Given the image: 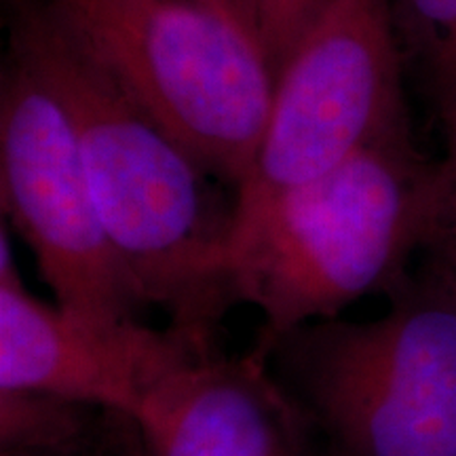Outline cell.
<instances>
[{
  "label": "cell",
  "mask_w": 456,
  "mask_h": 456,
  "mask_svg": "<svg viewBox=\"0 0 456 456\" xmlns=\"http://www.w3.org/2000/svg\"><path fill=\"white\" fill-rule=\"evenodd\" d=\"M197 3H201V4H205V7L214 9L216 13L224 15L228 21H232V24L237 26V21H235V13H232V4H231V0H197ZM237 28H239V26H237Z\"/></svg>",
  "instance_id": "15"
},
{
  "label": "cell",
  "mask_w": 456,
  "mask_h": 456,
  "mask_svg": "<svg viewBox=\"0 0 456 456\" xmlns=\"http://www.w3.org/2000/svg\"><path fill=\"white\" fill-rule=\"evenodd\" d=\"M389 302L294 330L266 359L326 456H456V281L427 260Z\"/></svg>",
  "instance_id": "3"
},
{
  "label": "cell",
  "mask_w": 456,
  "mask_h": 456,
  "mask_svg": "<svg viewBox=\"0 0 456 456\" xmlns=\"http://www.w3.org/2000/svg\"><path fill=\"white\" fill-rule=\"evenodd\" d=\"M402 74L391 0H332L277 74L235 220L412 125Z\"/></svg>",
  "instance_id": "5"
},
{
  "label": "cell",
  "mask_w": 456,
  "mask_h": 456,
  "mask_svg": "<svg viewBox=\"0 0 456 456\" xmlns=\"http://www.w3.org/2000/svg\"><path fill=\"white\" fill-rule=\"evenodd\" d=\"M436 118L444 135L442 195L436 226L425 252L433 265L456 281V106L440 112Z\"/></svg>",
  "instance_id": "12"
},
{
  "label": "cell",
  "mask_w": 456,
  "mask_h": 456,
  "mask_svg": "<svg viewBox=\"0 0 456 456\" xmlns=\"http://www.w3.org/2000/svg\"><path fill=\"white\" fill-rule=\"evenodd\" d=\"M222 186L252 175L275 78L258 45L197 0H41Z\"/></svg>",
  "instance_id": "4"
},
{
  "label": "cell",
  "mask_w": 456,
  "mask_h": 456,
  "mask_svg": "<svg viewBox=\"0 0 456 456\" xmlns=\"http://www.w3.org/2000/svg\"><path fill=\"white\" fill-rule=\"evenodd\" d=\"M134 420L125 419L114 429L102 437L98 442L83 444V446H70V448H41V450H0V456H112L114 454V440L123 437L131 427Z\"/></svg>",
  "instance_id": "13"
},
{
  "label": "cell",
  "mask_w": 456,
  "mask_h": 456,
  "mask_svg": "<svg viewBox=\"0 0 456 456\" xmlns=\"http://www.w3.org/2000/svg\"><path fill=\"white\" fill-rule=\"evenodd\" d=\"M332 0H258L260 49L273 78Z\"/></svg>",
  "instance_id": "11"
},
{
  "label": "cell",
  "mask_w": 456,
  "mask_h": 456,
  "mask_svg": "<svg viewBox=\"0 0 456 456\" xmlns=\"http://www.w3.org/2000/svg\"><path fill=\"white\" fill-rule=\"evenodd\" d=\"M144 456H326L269 359L218 351L178 370L135 419Z\"/></svg>",
  "instance_id": "8"
},
{
  "label": "cell",
  "mask_w": 456,
  "mask_h": 456,
  "mask_svg": "<svg viewBox=\"0 0 456 456\" xmlns=\"http://www.w3.org/2000/svg\"><path fill=\"white\" fill-rule=\"evenodd\" d=\"M235 21L241 30L260 47L258 38V0H231ZM262 51V49H260Z\"/></svg>",
  "instance_id": "14"
},
{
  "label": "cell",
  "mask_w": 456,
  "mask_h": 456,
  "mask_svg": "<svg viewBox=\"0 0 456 456\" xmlns=\"http://www.w3.org/2000/svg\"><path fill=\"white\" fill-rule=\"evenodd\" d=\"M440 195L442 159L427 157L408 125L235 220L237 296L262 317L256 355L363 296H389L429 243Z\"/></svg>",
  "instance_id": "2"
},
{
  "label": "cell",
  "mask_w": 456,
  "mask_h": 456,
  "mask_svg": "<svg viewBox=\"0 0 456 456\" xmlns=\"http://www.w3.org/2000/svg\"><path fill=\"white\" fill-rule=\"evenodd\" d=\"M201 353L169 328L108 322L47 305L26 289L7 222L0 232V391H38L134 420Z\"/></svg>",
  "instance_id": "7"
},
{
  "label": "cell",
  "mask_w": 456,
  "mask_h": 456,
  "mask_svg": "<svg viewBox=\"0 0 456 456\" xmlns=\"http://www.w3.org/2000/svg\"><path fill=\"white\" fill-rule=\"evenodd\" d=\"M7 53L53 95L77 135L100 218L142 305L201 353L239 305L235 201L41 0H4ZM218 182V180H216Z\"/></svg>",
  "instance_id": "1"
},
{
  "label": "cell",
  "mask_w": 456,
  "mask_h": 456,
  "mask_svg": "<svg viewBox=\"0 0 456 456\" xmlns=\"http://www.w3.org/2000/svg\"><path fill=\"white\" fill-rule=\"evenodd\" d=\"M403 66L419 78L436 117L456 106V0H391Z\"/></svg>",
  "instance_id": "10"
},
{
  "label": "cell",
  "mask_w": 456,
  "mask_h": 456,
  "mask_svg": "<svg viewBox=\"0 0 456 456\" xmlns=\"http://www.w3.org/2000/svg\"><path fill=\"white\" fill-rule=\"evenodd\" d=\"M121 414L38 391H0V450L70 448L98 442Z\"/></svg>",
  "instance_id": "9"
},
{
  "label": "cell",
  "mask_w": 456,
  "mask_h": 456,
  "mask_svg": "<svg viewBox=\"0 0 456 456\" xmlns=\"http://www.w3.org/2000/svg\"><path fill=\"white\" fill-rule=\"evenodd\" d=\"M0 201L55 305L108 322L138 319L144 305L100 218L72 125L11 53L0 74Z\"/></svg>",
  "instance_id": "6"
}]
</instances>
